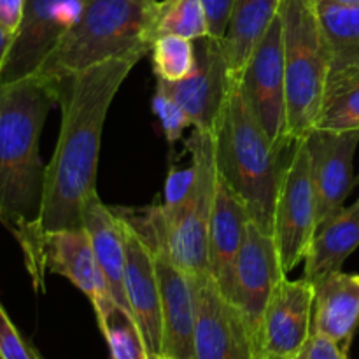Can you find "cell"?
I'll use <instances>...</instances> for the list:
<instances>
[{
  "instance_id": "1",
  "label": "cell",
  "mask_w": 359,
  "mask_h": 359,
  "mask_svg": "<svg viewBox=\"0 0 359 359\" xmlns=\"http://www.w3.org/2000/svg\"><path fill=\"white\" fill-rule=\"evenodd\" d=\"M146 55L135 51L105 60L56 83L62 125L55 153L46 165L37 231L83 226L84 209L97 195L105 118L121 84Z\"/></svg>"
},
{
  "instance_id": "2",
  "label": "cell",
  "mask_w": 359,
  "mask_h": 359,
  "mask_svg": "<svg viewBox=\"0 0 359 359\" xmlns=\"http://www.w3.org/2000/svg\"><path fill=\"white\" fill-rule=\"evenodd\" d=\"M55 102L56 84L41 76L0 83V223L16 241L41 212L46 165L39 140Z\"/></svg>"
},
{
  "instance_id": "3",
  "label": "cell",
  "mask_w": 359,
  "mask_h": 359,
  "mask_svg": "<svg viewBox=\"0 0 359 359\" xmlns=\"http://www.w3.org/2000/svg\"><path fill=\"white\" fill-rule=\"evenodd\" d=\"M217 170L248 207L252 223L273 231V212L286 163L283 154L245 102L238 83H233L214 128Z\"/></svg>"
},
{
  "instance_id": "4",
  "label": "cell",
  "mask_w": 359,
  "mask_h": 359,
  "mask_svg": "<svg viewBox=\"0 0 359 359\" xmlns=\"http://www.w3.org/2000/svg\"><path fill=\"white\" fill-rule=\"evenodd\" d=\"M151 4L140 0H86L79 20L60 39L35 76L56 84L105 60L135 51L151 53L147 21Z\"/></svg>"
},
{
  "instance_id": "5",
  "label": "cell",
  "mask_w": 359,
  "mask_h": 359,
  "mask_svg": "<svg viewBox=\"0 0 359 359\" xmlns=\"http://www.w3.org/2000/svg\"><path fill=\"white\" fill-rule=\"evenodd\" d=\"M186 149L196 163L191 191L179 205H158L149 210L146 226L151 235L144 241L163 245L170 258L191 276H210L209 224L219 177L214 130H195Z\"/></svg>"
},
{
  "instance_id": "6",
  "label": "cell",
  "mask_w": 359,
  "mask_h": 359,
  "mask_svg": "<svg viewBox=\"0 0 359 359\" xmlns=\"http://www.w3.org/2000/svg\"><path fill=\"white\" fill-rule=\"evenodd\" d=\"M279 14L284 39L287 133L291 142H297L318 126L330 58L316 0H283Z\"/></svg>"
},
{
  "instance_id": "7",
  "label": "cell",
  "mask_w": 359,
  "mask_h": 359,
  "mask_svg": "<svg viewBox=\"0 0 359 359\" xmlns=\"http://www.w3.org/2000/svg\"><path fill=\"white\" fill-rule=\"evenodd\" d=\"M318 228L311 153L305 139L291 146L273 212V238L284 272L304 263Z\"/></svg>"
},
{
  "instance_id": "8",
  "label": "cell",
  "mask_w": 359,
  "mask_h": 359,
  "mask_svg": "<svg viewBox=\"0 0 359 359\" xmlns=\"http://www.w3.org/2000/svg\"><path fill=\"white\" fill-rule=\"evenodd\" d=\"M245 102L277 151L293 146L287 133L286 69L280 14L262 39L238 81Z\"/></svg>"
},
{
  "instance_id": "9",
  "label": "cell",
  "mask_w": 359,
  "mask_h": 359,
  "mask_svg": "<svg viewBox=\"0 0 359 359\" xmlns=\"http://www.w3.org/2000/svg\"><path fill=\"white\" fill-rule=\"evenodd\" d=\"M286 276L272 233L249 221L233 265L228 300L248 323L259 349L263 316L279 280ZM262 354V351H259Z\"/></svg>"
},
{
  "instance_id": "10",
  "label": "cell",
  "mask_w": 359,
  "mask_h": 359,
  "mask_svg": "<svg viewBox=\"0 0 359 359\" xmlns=\"http://www.w3.org/2000/svg\"><path fill=\"white\" fill-rule=\"evenodd\" d=\"M195 279V359H259L258 344L233 304L210 276Z\"/></svg>"
},
{
  "instance_id": "11",
  "label": "cell",
  "mask_w": 359,
  "mask_h": 359,
  "mask_svg": "<svg viewBox=\"0 0 359 359\" xmlns=\"http://www.w3.org/2000/svg\"><path fill=\"white\" fill-rule=\"evenodd\" d=\"M86 0H27L23 21L0 70V83L37 74L60 39L79 20Z\"/></svg>"
},
{
  "instance_id": "12",
  "label": "cell",
  "mask_w": 359,
  "mask_h": 359,
  "mask_svg": "<svg viewBox=\"0 0 359 359\" xmlns=\"http://www.w3.org/2000/svg\"><path fill=\"white\" fill-rule=\"evenodd\" d=\"M196 63L193 72L179 83H163L167 93L184 109L195 130H214L224 107L231 81L221 41L203 37L195 41Z\"/></svg>"
},
{
  "instance_id": "13",
  "label": "cell",
  "mask_w": 359,
  "mask_h": 359,
  "mask_svg": "<svg viewBox=\"0 0 359 359\" xmlns=\"http://www.w3.org/2000/svg\"><path fill=\"white\" fill-rule=\"evenodd\" d=\"M305 142L311 153L319 224L342 209L353 189L359 130L335 132L314 128L305 137Z\"/></svg>"
},
{
  "instance_id": "14",
  "label": "cell",
  "mask_w": 359,
  "mask_h": 359,
  "mask_svg": "<svg viewBox=\"0 0 359 359\" xmlns=\"http://www.w3.org/2000/svg\"><path fill=\"white\" fill-rule=\"evenodd\" d=\"M46 272L69 279L86 294L93 309L114 300L98 269L90 235L84 226L42 233L37 280L34 284L37 291L44 290Z\"/></svg>"
},
{
  "instance_id": "15",
  "label": "cell",
  "mask_w": 359,
  "mask_h": 359,
  "mask_svg": "<svg viewBox=\"0 0 359 359\" xmlns=\"http://www.w3.org/2000/svg\"><path fill=\"white\" fill-rule=\"evenodd\" d=\"M314 283L302 277L279 280L266 305L259 333V351L293 359L312 333Z\"/></svg>"
},
{
  "instance_id": "16",
  "label": "cell",
  "mask_w": 359,
  "mask_h": 359,
  "mask_svg": "<svg viewBox=\"0 0 359 359\" xmlns=\"http://www.w3.org/2000/svg\"><path fill=\"white\" fill-rule=\"evenodd\" d=\"M156 262L158 286H160L161 328L163 344L161 353L181 359H195V279L177 265L167 249L160 244L151 245Z\"/></svg>"
},
{
  "instance_id": "17",
  "label": "cell",
  "mask_w": 359,
  "mask_h": 359,
  "mask_svg": "<svg viewBox=\"0 0 359 359\" xmlns=\"http://www.w3.org/2000/svg\"><path fill=\"white\" fill-rule=\"evenodd\" d=\"M121 226L126 252L125 287L130 311L142 332L149 356L160 354L163 344V328H161L160 286H158L153 248L123 216Z\"/></svg>"
},
{
  "instance_id": "18",
  "label": "cell",
  "mask_w": 359,
  "mask_h": 359,
  "mask_svg": "<svg viewBox=\"0 0 359 359\" xmlns=\"http://www.w3.org/2000/svg\"><path fill=\"white\" fill-rule=\"evenodd\" d=\"M249 221L245 203L219 175L209 224V273L226 298L231 290L235 258Z\"/></svg>"
},
{
  "instance_id": "19",
  "label": "cell",
  "mask_w": 359,
  "mask_h": 359,
  "mask_svg": "<svg viewBox=\"0 0 359 359\" xmlns=\"http://www.w3.org/2000/svg\"><path fill=\"white\" fill-rule=\"evenodd\" d=\"M359 326V273L339 270L314 283L312 332L328 337L349 353Z\"/></svg>"
},
{
  "instance_id": "20",
  "label": "cell",
  "mask_w": 359,
  "mask_h": 359,
  "mask_svg": "<svg viewBox=\"0 0 359 359\" xmlns=\"http://www.w3.org/2000/svg\"><path fill=\"white\" fill-rule=\"evenodd\" d=\"M83 226L90 235L95 259L107 283L109 291L118 305L132 314L125 287V241H123L121 216L105 205L100 196L95 195L84 209ZM133 316V314H132Z\"/></svg>"
},
{
  "instance_id": "21",
  "label": "cell",
  "mask_w": 359,
  "mask_h": 359,
  "mask_svg": "<svg viewBox=\"0 0 359 359\" xmlns=\"http://www.w3.org/2000/svg\"><path fill=\"white\" fill-rule=\"evenodd\" d=\"M359 248V198L353 205L318 224L304 258V277L316 283L321 277L342 270L344 262Z\"/></svg>"
},
{
  "instance_id": "22",
  "label": "cell",
  "mask_w": 359,
  "mask_h": 359,
  "mask_svg": "<svg viewBox=\"0 0 359 359\" xmlns=\"http://www.w3.org/2000/svg\"><path fill=\"white\" fill-rule=\"evenodd\" d=\"M283 0H235L221 41L231 81L238 83L255 49L279 16Z\"/></svg>"
},
{
  "instance_id": "23",
  "label": "cell",
  "mask_w": 359,
  "mask_h": 359,
  "mask_svg": "<svg viewBox=\"0 0 359 359\" xmlns=\"http://www.w3.org/2000/svg\"><path fill=\"white\" fill-rule=\"evenodd\" d=\"M319 25L330 58V72L359 62V6L316 0Z\"/></svg>"
},
{
  "instance_id": "24",
  "label": "cell",
  "mask_w": 359,
  "mask_h": 359,
  "mask_svg": "<svg viewBox=\"0 0 359 359\" xmlns=\"http://www.w3.org/2000/svg\"><path fill=\"white\" fill-rule=\"evenodd\" d=\"M316 128L359 130V62L328 74L325 104Z\"/></svg>"
},
{
  "instance_id": "25",
  "label": "cell",
  "mask_w": 359,
  "mask_h": 359,
  "mask_svg": "<svg viewBox=\"0 0 359 359\" xmlns=\"http://www.w3.org/2000/svg\"><path fill=\"white\" fill-rule=\"evenodd\" d=\"M163 35L198 41L210 37L205 11L200 0H154L147 21V41L153 44Z\"/></svg>"
},
{
  "instance_id": "26",
  "label": "cell",
  "mask_w": 359,
  "mask_h": 359,
  "mask_svg": "<svg viewBox=\"0 0 359 359\" xmlns=\"http://www.w3.org/2000/svg\"><path fill=\"white\" fill-rule=\"evenodd\" d=\"M95 316L109 346L111 359H149L142 332L126 309L111 300L95 309Z\"/></svg>"
},
{
  "instance_id": "27",
  "label": "cell",
  "mask_w": 359,
  "mask_h": 359,
  "mask_svg": "<svg viewBox=\"0 0 359 359\" xmlns=\"http://www.w3.org/2000/svg\"><path fill=\"white\" fill-rule=\"evenodd\" d=\"M153 69L158 81L163 83H179L193 72L196 63L195 41L163 35L158 37L151 46Z\"/></svg>"
},
{
  "instance_id": "28",
  "label": "cell",
  "mask_w": 359,
  "mask_h": 359,
  "mask_svg": "<svg viewBox=\"0 0 359 359\" xmlns=\"http://www.w3.org/2000/svg\"><path fill=\"white\" fill-rule=\"evenodd\" d=\"M153 111L160 119L165 137L170 144L181 140L184 130L191 126V119L186 114L184 109L167 93V90L160 83H156V91H154Z\"/></svg>"
},
{
  "instance_id": "29",
  "label": "cell",
  "mask_w": 359,
  "mask_h": 359,
  "mask_svg": "<svg viewBox=\"0 0 359 359\" xmlns=\"http://www.w3.org/2000/svg\"><path fill=\"white\" fill-rule=\"evenodd\" d=\"M0 359H42L0 305Z\"/></svg>"
},
{
  "instance_id": "30",
  "label": "cell",
  "mask_w": 359,
  "mask_h": 359,
  "mask_svg": "<svg viewBox=\"0 0 359 359\" xmlns=\"http://www.w3.org/2000/svg\"><path fill=\"white\" fill-rule=\"evenodd\" d=\"M196 179V163L191 160L189 167L175 168L172 167L167 175L163 189V207H175L188 196L191 191L193 182Z\"/></svg>"
},
{
  "instance_id": "31",
  "label": "cell",
  "mask_w": 359,
  "mask_h": 359,
  "mask_svg": "<svg viewBox=\"0 0 359 359\" xmlns=\"http://www.w3.org/2000/svg\"><path fill=\"white\" fill-rule=\"evenodd\" d=\"M293 359H347V353L332 339L312 332Z\"/></svg>"
},
{
  "instance_id": "32",
  "label": "cell",
  "mask_w": 359,
  "mask_h": 359,
  "mask_svg": "<svg viewBox=\"0 0 359 359\" xmlns=\"http://www.w3.org/2000/svg\"><path fill=\"white\" fill-rule=\"evenodd\" d=\"M200 2L205 11L210 37L216 41H223L235 0H200Z\"/></svg>"
},
{
  "instance_id": "33",
  "label": "cell",
  "mask_w": 359,
  "mask_h": 359,
  "mask_svg": "<svg viewBox=\"0 0 359 359\" xmlns=\"http://www.w3.org/2000/svg\"><path fill=\"white\" fill-rule=\"evenodd\" d=\"M27 0H0V25L16 35L21 21H23Z\"/></svg>"
},
{
  "instance_id": "34",
  "label": "cell",
  "mask_w": 359,
  "mask_h": 359,
  "mask_svg": "<svg viewBox=\"0 0 359 359\" xmlns=\"http://www.w3.org/2000/svg\"><path fill=\"white\" fill-rule=\"evenodd\" d=\"M13 42H14V35L11 34V32H7L6 28L0 25V70H2L4 63H6L7 55H9Z\"/></svg>"
},
{
  "instance_id": "35",
  "label": "cell",
  "mask_w": 359,
  "mask_h": 359,
  "mask_svg": "<svg viewBox=\"0 0 359 359\" xmlns=\"http://www.w3.org/2000/svg\"><path fill=\"white\" fill-rule=\"evenodd\" d=\"M332 2L340 4V6H359V0H332Z\"/></svg>"
},
{
  "instance_id": "36",
  "label": "cell",
  "mask_w": 359,
  "mask_h": 359,
  "mask_svg": "<svg viewBox=\"0 0 359 359\" xmlns=\"http://www.w3.org/2000/svg\"><path fill=\"white\" fill-rule=\"evenodd\" d=\"M149 359H181V358H175V356H170V354L160 353V354H151Z\"/></svg>"
},
{
  "instance_id": "37",
  "label": "cell",
  "mask_w": 359,
  "mask_h": 359,
  "mask_svg": "<svg viewBox=\"0 0 359 359\" xmlns=\"http://www.w3.org/2000/svg\"><path fill=\"white\" fill-rule=\"evenodd\" d=\"M259 359H290V358H283V356H270V354H263Z\"/></svg>"
},
{
  "instance_id": "38",
  "label": "cell",
  "mask_w": 359,
  "mask_h": 359,
  "mask_svg": "<svg viewBox=\"0 0 359 359\" xmlns=\"http://www.w3.org/2000/svg\"><path fill=\"white\" fill-rule=\"evenodd\" d=\"M140 2H146V4H149V2H154V0H140Z\"/></svg>"
}]
</instances>
